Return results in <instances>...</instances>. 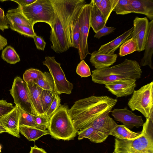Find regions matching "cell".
I'll return each mask as SVG.
<instances>
[{
  "label": "cell",
  "instance_id": "cell-5",
  "mask_svg": "<svg viewBox=\"0 0 153 153\" xmlns=\"http://www.w3.org/2000/svg\"><path fill=\"white\" fill-rule=\"evenodd\" d=\"M21 7L25 16L34 25L44 22L52 27L55 13L50 0H36L29 5Z\"/></svg>",
  "mask_w": 153,
  "mask_h": 153
},
{
  "label": "cell",
  "instance_id": "cell-8",
  "mask_svg": "<svg viewBox=\"0 0 153 153\" xmlns=\"http://www.w3.org/2000/svg\"><path fill=\"white\" fill-rule=\"evenodd\" d=\"M92 4H85L80 10L77 18L80 28V36L78 50L81 60H83L88 54V38L90 28V16Z\"/></svg>",
  "mask_w": 153,
  "mask_h": 153
},
{
  "label": "cell",
  "instance_id": "cell-37",
  "mask_svg": "<svg viewBox=\"0 0 153 153\" xmlns=\"http://www.w3.org/2000/svg\"><path fill=\"white\" fill-rule=\"evenodd\" d=\"M76 72L81 77H86L91 75L90 68L83 60L78 64Z\"/></svg>",
  "mask_w": 153,
  "mask_h": 153
},
{
  "label": "cell",
  "instance_id": "cell-11",
  "mask_svg": "<svg viewBox=\"0 0 153 153\" xmlns=\"http://www.w3.org/2000/svg\"><path fill=\"white\" fill-rule=\"evenodd\" d=\"M111 112L115 120L122 123L129 129L134 127L139 128L143 126L144 123L142 116L136 115L126 107L115 109Z\"/></svg>",
  "mask_w": 153,
  "mask_h": 153
},
{
  "label": "cell",
  "instance_id": "cell-28",
  "mask_svg": "<svg viewBox=\"0 0 153 153\" xmlns=\"http://www.w3.org/2000/svg\"><path fill=\"white\" fill-rule=\"evenodd\" d=\"M137 51V42L134 39L131 37L120 46L119 55L120 57H122Z\"/></svg>",
  "mask_w": 153,
  "mask_h": 153
},
{
  "label": "cell",
  "instance_id": "cell-12",
  "mask_svg": "<svg viewBox=\"0 0 153 153\" xmlns=\"http://www.w3.org/2000/svg\"><path fill=\"white\" fill-rule=\"evenodd\" d=\"M149 22L146 17H136L133 20V30L131 37L136 40L138 46L137 51L139 52L144 50Z\"/></svg>",
  "mask_w": 153,
  "mask_h": 153
},
{
  "label": "cell",
  "instance_id": "cell-43",
  "mask_svg": "<svg viewBox=\"0 0 153 153\" xmlns=\"http://www.w3.org/2000/svg\"><path fill=\"white\" fill-rule=\"evenodd\" d=\"M36 0H12L17 3L21 6H26L29 5L35 2Z\"/></svg>",
  "mask_w": 153,
  "mask_h": 153
},
{
  "label": "cell",
  "instance_id": "cell-9",
  "mask_svg": "<svg viewBox=\"0 0 153 153\" xmlns=\"http://www.w3.org/2000/svg\"><path fill=\"white\" fill-rule=\"evenodd\" d=\"M16 105L36 115L29 95L27 84L20 77H16L10 90Z\"/></svg>",
  "mask_w": 153,
  "mask_h": 153
},
{
  "label": "cell",
  "instance_id": "cell-36",
  "mask_svg": "<svg viewBox=\"0 0 153 153\" xmlns=\"http://www.w3.org/2000/svg\"><path fill=\"white\" fill-rule=\"evenodd\" d=\"M60 102L61 99L59 95L56 94L45 114V115L50 119L61 105Z\"/></svg>",
  "mask_w": 153,
  "mask_h": 153
},
{
  "label": "cell",
  "instance_id": "cell-38",
  "mask_svg": "<svg viewBox=\"0 0 153 153\" xmlns=\"http://www.w3.org/2000/svg\"><path fill=\"white\" fill-rule=\"evenodd\" d=\"M34 118L38 128L46 130L48 128L50 122V119L46 115L37 116L34 115Z\"/></svg>",
  "mask_w": 153,
  "mask_h": 153
},
{
  "label": "cell",
  "instance_id": "cell-21",
  "mask_svg": "<svg viewBox=\"0 0 153 153\" xmlns=\"http://www.w3.org/2000/svg\"><path fill=\"white\" fill-rule=\"evenodd\" d=\"M130 2L133 13L143 14L153 20V0H130Z\"/></svg>",
  "mask_w": 153,
  "mask_h": 153
},
{
  "label": "cell",
  "instance_id": "cell-27",
  "mask_svg": "<svg viewBox=\"0 0 153 153\" xmlns=\"http://www.w3.org/2000/svg\"><path fill=\"white\" fill-rule=\"evenodd\" d=\"M35 83L42 89L54 91L53 80L50 73H43L42 75L38 78Z\"/></svg>",
  "mask_w": 153,
  "mask_h": 153
},
{
  "label": "cell",
  "instance_id": "cell-3",
  "mask_svg": "<svg viewBox=\"0 0 153 153\" xmlns=\"http://www.w3.org/2000/svg\"><path fill=\"white\" fill-rule=\"evenodd\" d=\"M114 140V153H153V113L146 118L139 137Z\"/></svg>",
  "mask_w": 153,
  "mask_h": 153
},
{
  "label": "cell",
  "instance_id": "cell-26",
  "mask_svg": "<svg viewBox=\"0 0 153 153\" xmlns=\"http://www.w3.org/2000/svg\"><path fill=\"white\" fill-rule=\"evenodd\" d=\"M119 0H101L100 5L97 7L101 11L106 23Z\"/></svg>",
  "mask_w": 153,
  "mask_h": 153
},
{
  "label": "cell",
  "instance_id": "cell-15",
  "mask_svg": "<svg viewBox=\"0 0 153 153\" xmlns=\"http://www.w3.org/2000/svg\"><path fill=\"white\" fill-rule=\"evenodd\" d=\"M108 110L100 115L90 126L92 127L105 139L117 124L109 115Z\"/></svg>",
  "mask_w": 153,
  "mask_h": 153
},
{
  "label": "cell",
  "instance_id": "cell-30",
  "mask_svg": "<svg viewBox=\"0 0 153 153\" xmlns=\"http://www.w3.org/2000/svg\"><path fill=\"white\" fill-rule=\"evenodd\" d=\"M20 112L19 126H25L38 128L34 118V115L23 110L19 107Z\"/></svg>",
  "mask_w": 153,
  "mask_h": 153
},
{
  "label": "cell",
  "instance_id": "cell-14",
  "mask_svg": "<svg viewBox=\"0 0 153 153\" xmlns=\"http://www.w3.org/2000/svg\"><path fill=\"white\" fill-rule=\"evenodd\" d=\"M136 79L118 81L108 83L105 87L117 97H126L132 94L136 86Z\"/></svg>",
  "mask_w": 153,
  "mask_h": 153
},
{
  "label": "cell",
  "instance_id": "cell-45",
  "mask_svg": "<svg viewBox=\"0 0 153 153\" xmlns=\"http://www.w3.org/2000/svg\"><path fill=\"white\" fill-rule=\"evenodd\" d=\"M7 44V39L0 33V51L2 50Z\"/></svg>",
  "mask_w": 153,
  "mask_h": 153
},
{
  "label": "cell",
  "instance_id": "cell-4",
  "mask_svg": "<svg viewBox=\"0 0 153 153\" xmlns=\"http://www.w3.org/2000/svg\"><path fill=\"white\" fill-rule=\"evenodd\" d=\"M68 106L61 105L50 119L48 130L51 137L57 140H69L76 136L75 129L68 113Z\"/></svg>",
  "mask_w": 153,
  "mask_h": 153
},
{
  "label": "cell",
  "instance_id": "cell-24",
  "mask_svg": "<svg viewBox=\"0 0 153 153\" xmlns=\"http://www.w3.org/2000/svg\"><path fill=\"white\" fill-rule=\"evenodd\" d=\"M141 134V132L133 131L123 125H117L109 134V135L113 136L120 140L133 139L139 137Z\"/></svg>",
  "mask_w": 153,
  "mask_h": 153
},
{
  "label": "cell",
  "instance_id": "cell-17",
  "mask_svg": "<svg viewBox=\"0 0 153 153\" xmlns=\"http://www.w3.org/2000/svg\"><path fill=\"white\" fill-rule=\"evenodd\" d=\"M143 56L141 59L140 65L148 66L153 69L152 57L153 53V20L149 22L148 31Z\"/></svg>",
  "mask_w": 153,
  "mask_h": 153
},
{
  "label": "cell",
  "instance_id": "cell-49",
  "mask_svg": "<svg viewBox=\"0 0 153 153\" xmlns=\"http://www.w3.org/2000/svg\"><path fill=\"white\" fill-rule=\"evenodd\" d=\"M112 153H114V152H112Z\"/></svg>",
  "mask_w": 153,
  "mask_h": 153
},
{
  "label": "cell",
  "instance_id": "cell-25",
  "mask_svg": "<svg viewBox=\"0 0 153 153\" xmlns=\"http://www.w3.org/2000/svg\"><path fill=\"white\" fill-rule=\"evenodd\" d=\"M77 133L79 140L87 138L93 143H102L106 140L91 126L79 131Z\"/></svg>",
  "mask_w": 153,
  "mask_h": 153
},
{
  "label": "cell",
  "instance_id": "cell-39",
  "mask_svg": "<svg viewBox=\"0 0 153 153\" xmlns=\"http://www.w3.org/2000/svg\"><path fill=\"white\" fill-rule=\"evenodd\" d=\"M14 108L13 104L5 100H0V119L10 111Z\"/></svg>",
  "mask_w": 153,
  "mask_h": 153
},
{
  "label": "cell",
  "instance_id": "cell-16",
  "mask_svg": "<svg viewBox=\"0 0 153 153\" xmlns=\"http://www.w3.org/2000/svg\"><path fill=\"white\" fill-rule=\"evenodd\" d=\"M133 27L126 31L114 39L102 45L98 51L99 53L106 54H113L114 52L125 42L132 37Z\"/></svg>",
  "mask_w": 153,
  "mask_h": 153
},
{
  "label": "cell",
  "instance_id": "cell-35",
  "mask_svg": "<svg viewBox=\"0 0 153 153\" xmlns=\"http://www.w3.org/2000/svg\"><path fill=\"white\" fill-rule=\"evenodd\" d=\"M80 36V28L77 17L75 19L72 30V47L78 49Z\"/></svg>",
  "mask_w": 153,
  "mask_h": 153
},
{
  "label": "cell",
  "instance_id": "cell-47",
  "mask_svg": "<svg viewBox=\"0 0 153 153\" xmlns=\"http://www.w3.org/2000/svg\"><path fill=\"white\" fill-rule=\"evenodd\" d=\"M3 132H7V131L0 123V133Z\"/></svg>",
  "mask_w": 153,
  "mask_h": 153
},
{
  "label": "cell",
  "instance_id": "cell-48",
  "mask_svg": "<svg viewBox=\"0 0 153 153\" xmlns=\"http://www.w3.org/2000/svg\"><path fill=\"white\" fill-rule=\"evenodd\" d=\"M1 145L0 144V152H1Z\"/></svg>",
  "mask_w": 153,
  "mask_h": 153
},
{
  "label": "cell",
  "instance_id": "cell-1",
  "mask_svg": "<svg viewBox=\"0 0 153 153\" xmlns=\"http://www.w3.org/2000/svg\"><path fill=\"white\" fill-rule=\"evenodd\" d=\"M117 101L107 96H94L76 101L68 113L76 132L90 126L102 113L111 110Z\"/></svg>",
  "mask_w": 153,
  "mask_h": 153
},
{
  "label": "cell",
  "instance_id": "cell-41",
  "mask_svg": "<svg viewBox=\"0 0 153 153\" xmlns=\"http://www.w3.org/2000/svg\"><path fill=\"white\" fill-rule=\"evenodd\" d=\"M37 48L39 50L44 51L46 43L41 37L36 35L33 37Z\"/></svg>",
  "mask_w": 153,
  "mask_h": 153
},
{
  "label": "cell",
  "instance_id": "cell-32",
  "mask_svg": "<svg viewBox=\"0 0 153 153\" xmlns=\"http://www.w3.org/2000/svg\"><path fill=\"white\" fill-rule=\"evenodd\" d=\"M56 94L55 91L42 90L41 94V100L43 110L45 114Z\"/></svg>",
  "mask_w": 153,
  "mask_h": 153
},
{
  "label": "cell",
  "instance_id": "cell-19",
  "mask_svg": "<svg viewBox=\"0 0 153 153\" xmlns=\"http://www.w3.org/2000/svg\"><path fill=\"white\" fill-rule=\"evenodd\" d=\"M27 84L31 100L36 115H45L43 110L41 100V94L43 89L34 82Z\"/></svg>",
  "mask_w": 153,
  "mask_h": 153
},
{
  "label": "cell",
  "instance_id": "cell-33",
  "mask_svg": "<svg viewBox=\"0 0 153 153\" xmlns=\"http://www.w3.org/2000/svg\"><path fill=\"white\" fill-rule=\"evenodd\" d=\"M10 28L25 36L33 38L36 35L33 28L29 27L13 24L10 25Z\"/></svg>",
  "mask_w": 153,
  "mask_h": 153
},
{
  "label": "cell",
  "instance_id": "cell-6",
  "mask_svg": "<svg viewBox=\"0 0 153 153\" xmlns=\"http://www.w3.org/2000/svg\"><path fill=\"white\" fill-rule=\"evenodd\" d=\"M128 105L132 111L137 110L149 118L153 113V82L134 90Z\"/></svg>",
  "mask_w": 153,
  "mask_h": 153
},
{
  "label": "cell",
  "instance_id": "cell-40",
  "mask_svg": "<svg viewBox=\"0 0 153 153\" xmlns=\"http://www.w3.org/2000/svg\"><path fill=\"white\" fill-rule=\"evenodd\" d=\"M115 28L112 27H107L105 26L102 28L95 33L94 37L100 39L101 37L108 35L113 32Z\"/></svg>",
  "mask_w": 153,
  "mask_h": 153
},
{
  "label": "cell",
  "instance_id": "cell-22",
  "mask_svg": "<svg viewBox=\"0 0 153 153\" xmlns=\"http://www.w3.org/2000/svg\"><path fill=\"white\" fill-rule=\"evenodd\" d=\"M92 5L90 16V27L95 33L106 25L103 16L98 8L91 1Z\"/></svg>",
  "mask_w": 153,
  "mask_h": 153
},
{
  "label": "cell",
  "instance_id": "cell-23",
  "mask_svg": "<svg viewBox=\"0 0 153 153\" xmlns=\"http://www.w3.org/2000/svg\"><path fill=\"white\" fill-rule=\"evenodd\" d=\"M19 131L29 141H35L43 135L50 134L48 130L25 126H19Z\"/></svg>",
  "mask_w": 153,
  "mask_h": 153
},
{
  "label": "cell",
  "instance_id": "cell-10",
  "mask_svg": "<svg viewBox=\"0 0 153 153\" xmlns=\"http://www.w3.org/2000/svg\"><path fill=\"white\" fill-rule=\"evenodd\" d=\"M53 8L55 14L50 40L52 43L51 48L56 53H60L66 51L70 47L61 17Z\"/></svg>",
  "mask_w": 153,
  "mask_h": 153
},
{
  "label": "cell",
  "instance_id": "cell-42",
  "mask_svg": "<svg viewBox=\"0 0 153 153\" xmlns=\"http://www.w3.org/2000/svg\"><path fill=\"white\" fill-rule=\"evenodd\" d=\"M7 18H3L0 17V30L4 31L5 30L7 29L9 27L8 25Z\"/></svg>",
  "mask_w": 153,
  "mask_h": 153
},
{
  "label": "cell",
  "instance_id": "cell-20",
  "mask_svg": "<svg viewBox=\"0 0 153 153\" xmlns=\"http://www.w3.org/2000/svg\"><path fill=\"white\" fill-rule=\"evenodd\" d=\"M6 16L9 25L16 24L33 28L34 25L22 13V7L19 5L16 8L9 10Z\"/></svg>",
  "mask_w": 153,
  "mask_h": 153
},
{
  "label": "cell",
  "instance_id": "cell-44",
  "mask_svg": "<svg viewBox=\"0 0 153 153\" xmlns=\"http://www.w3.org/2000/svg\"><path fill=\"white\" fill-rule=\"evenodd\" d=\"M30 148V153H47L44 149L37 147L35 144Z\"/></svg>",
  "mask_w": 153,
  "mask_h": 153
},
{
  "label": "cell",
  "instance_id": "cell-34",
  "mask_svg": "<svg viewBox=\"0 0 153 153\" xmlns=\"http://www.w3.org/2000/svg\"><path fill=\"white\" fill-rule=\"evenodd\" d=\"M43 74V73L39 70L30 68L25 72L23 76V80L26 83L31 82L35 83Z\"/></svg>",
  "mask_w": 153,
  "mask_h": 153
},
{
  "label": "cell",
  "instance_id": "cell-29",
  "mask_svg": "<svg viewBox=\"0 0 153 153\" xmlns=\"http://www.w3.org/2000/svg\"><path fill=\"white\" fill-rule=\"evenodd\" d=\"M1 57L10 64H15L20 61L18 54L14 48L10 45L7 46L2 51Z\"/></svg>",
  "mask_w": 153,
  "mask_h": 153
},
{
  "label": "cell",
  "instance_id": "cell-7",
  "mask_svg": "<svg viewBox=\"0 0 153 153\" xmlns=\"http://www.w3.org/2000/svg\"><path fill=\"white\" fill-rule=\"evenodd\" d=\"M43 64L48 68L53 80L54 91L60 95L64 93L70 94L73 88V84L66 79L61 64L57 62L54 56H46Z\"/></svg>",
  "mask_w": 153,
  "mask_h": 153
},
{
  "label": "cell",
  "instance_id": "cell-31",
  "mask_svg": "<svg viewBox=\"0 0 153 153\" xmlns=\"http://www.w3.org/2000/svg\"><path fill=\"white\" fill-rule=\"evenodd\" d=\"M113 11L117 15H124L133 13L130 0H119Z\"/></svg>",
  "mask_w": 153,
  "mask_h": 153
},
{
  "label": "cell",
  "instance_id": "cell-2",
  "mask_svg": "<svg viewBox=\"0 0 153 153\" xmlns=\"http://www.w3.org/2000/svg\"><path fill=\"white\" fill-rule=\"evenodd\" d=\"M92 81L105 85L113 82L138 79L142 73L141 66L136 61L125 59L122 62L111 67L92 71Z\"/></svg>",
  "mask_w": 153,
  "mask_h": 153
},
{
  "label": "cell",
  "instance_id": "cell-13",
  "mask_svg": "<svg viewBox=\"0 0 153 153\" xmlns=\"http://www.w3.org/2000/svg\"><path fill=\"white\" fill-rule=\"evenodd\" d=\"M20 112L19 106L15 105L9 112L0 119V123L7 132L14 137L20 138L19 120Z\"/></svg>",
  "mask_w": 153,
  "mask_h": 153
},
{
  "label": "cell",
  "instance_id": "cell-18",
  "mask_svg": "<svg viewBox=\"0 0 153 153\" xmlns=\"http://www.w3.org/2000/svg\"><path fill=\"white\" fill-rule=\"evenodd\" d=\"M117 57L116 54H103L95 51L91 54L90 61L96 69H100L113 65L116 62Z\"/></svg>",
  "mask_w": 153,
  "mask_h": 153
},
{
  "label": "cell",
  "instance_id": "cell-46",
  "mask_svg": "<svg viewBox=\"0 0 153 153\" xmlns=\"http://www.w3.org/2000/svg\"><path fill=\"white\" fill-rule=\"evenodd\" d=\"M0 17L3 18H6V16L5 15L3 10L0 8Z\"/></svg>",
  "mask_w": 153,
  "mask_h": 153
}]
</instances>
